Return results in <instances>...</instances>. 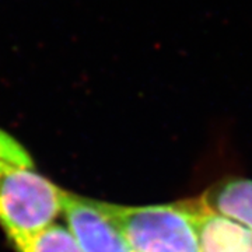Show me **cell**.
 <instances>
[{"instance_id":"6da1fadb","label":"cell","mask_w":252,"mask_h":252,"mask_svg":"<svg viewBox=\"0 0 252 252\" xmlns=\"http://www.w3.org/2000/svg\"><path fill=\"white\" fill-rule=\"evenodd\" d=\"M63 198L64 190L42 175L27 149L0 127V227L7 240L55 223Z\"/></svg>"},{"instance_id":"7a4b0ae2","label":"cell","mask_w":252,"mask_h":252,"mask_svg":"<svg viewBox=\"0 0 252 252\" xmlns=\"http://www.w3.org/2000/svg\"><path fill=\"white\" fill-rule=\"evenodd\" d=\"M97 205L133 252H200L185 200L146 206L97 200Z\"/></svg>"},{"instance_id":"3957f363","label":"cell","mask_w":252,"mask_h":252,"mask_svg":"<svg viewBox=\"0 0 252 252\" xmlns=\"http://www.w3.org/2000/svg\"><path fill=\"white\" fill-rule=\"evenodd\" d=\"M62 216L84 252H133L99 210L97 199L64 190Z\"/></svg>"},{"instance_id":"277c9868","label":"cell","mask_w":252,"mask_h":252,"mask_svg":"<svg viewBox=\"0 0 252 252\" xmlns=\"http://www.w3.org/2000/svg\"><path fill=\"white\" fill-rule=\"evenodd\" d=\"M198 234L200 252H252V233L228 217L203 205L199 198L187 199Z\"/></svg>"},{"instance_id":"5b68a950","label":"cell","mask_w":252,"mask_h":252,"mask_svg":"<svg viewBox=\"0 0 252 252\" xmlns=\"http://www.w3.org/2000/svg\"><path fill=\"white\" fill-rule=\"evenodd\" d=\"M199 199L210 210L234 220L252 233V180L224 178L213 184Z\"/></svg>"},{"instance_id":"8992f818","label":"cell","mask_w":252,"mask_h":252,"mask_svg":"<svg viewBox=\"0 0 252 252\" xmlns=\"http://www.w3.org/2000/svg\"><path fill=\"white\" fill-rule=\"evenodd\" d=\"M9 241L16 252H84L67 224L58 221L34 234Z\"/></svg>"}]
</instances>
